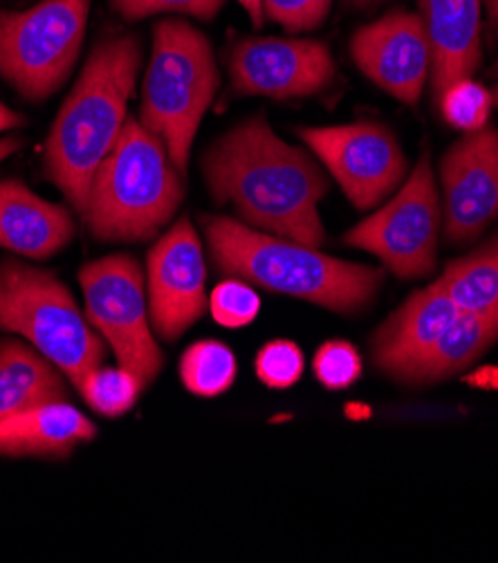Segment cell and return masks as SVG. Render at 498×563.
<instances>
[{
  "label": "cell",
  "instance_id": "cell-24",
  "mask_svg": "<svg viewBox=\"0 0 498 563\" xmlns=\"http://www.w3.org/2000/svg\"><path fill=\"white\" fill-rule=\"evenodd\" d=\"M435 106L440 110V118L452 129L474 133L487 126L489 112L494 108V97L480 84L472 79H461L442 90V95L435 99Z\"/></svg>",
  "mask_w": 498,
  "mask_h": 563
},
{
  "label": "cell",
  "instance_id": "cell-36",
  "mask_svg": "<svg viewBox=\"0 0 498 563\" xmlns=\"http://www.w3.org/2000/svg\"><path fill=\"white\" fill-rule=\"evenodd\" d=\"M489 75H491V77H498V59H496V62H494V66L489 68Z\"/></svg>",
  "mask_w": 498,
  "mask_h": 563
},
{
  "label": "cell",
  "instance_id": "cell-22",
  "mask_svg": "<svg viewBox=\"0 0 498 563\" xmlns=\"http://www.w3.org/2000/svg\"><path fill=\"white\" fill-rule=\"evenodd\" d=\"M239 373L234 351L215 340L191 344L180 360V379L185 388L198 398H218L228 393Z\"/></svg>",
  "mask_w": 498,
  "mask_h": 563
},
{
  "label": "cell",
  "instance_id": "cell-10",
  "mask_svg": "<svg viewBox=\"0 0 498 563\" xmlns=\"http://www.w3.org/2000/svg\"><path fill=\"white\" fill-rule=\"evenodd\" d=\"M297 135L357 209L377 207L407 176V159L398 140L379 124L310 126L299 129Z\"/></svg>",
  "mask_w": 498,
  "mask_h": 563
},
{
  "label": "cell",
  "instance_id": "cell-11",
  "mask_svg": "<svg viewBox=\"0 0 498 563\" xmlns=\"http://www.w3.org/2000/svg\"><path fill=\"white\" fill-rule=\"evenodd\" d=\"M225 64L232 97L301 99L335 79L328 45L310 38L243 36L228 49Z\"/></svg>",
  "mask_w": 498,
  "mask_h": 563
},
{
  "label": "cell",
  "instance_id": "cell-29",
  "mask_svg": "<svg viewBox=\"0 0 498 563\" xmlns=\"http://www.w3.org/2000/svg\"><path fill=\"white\" fill-rule=\"evenodd\" d=\"M330 5L332 0H263V14L290 32H308L325 21Z\"/></svg>",
  "mask_w": 498,
  "mask_h": 563
},
{
  "label": "cell",
  "instance_id": "cell-21",
  "mask_svg": "<svg viewBox=\"0 0 498 563\" xmlns=\"http://www.w3.org/2000/svg\"><path fill=\"white\" fill-rule=\"evenodd\" d=\"M438 284L461 310L498 319V236L452 261Z\"/></svg>",
  "mask_w": 498,
  "mask_h": 563
},
{
  "label": "cell",
  "instance_id": "cell-32",
  "mask_svg": "<svg viewBox=\"0 0 498 563\" xmlns=\"http://www.w3.org/2000/svg\"><path fill=\"white\" fill-rule=\"evenodd\" d=\"M239 3L243 5V10L250 14L254 25L258 27L263 23V19H265V14H263V0H239Z\"/></svg>",
  "mask_w": 498,
  "mask_h": 563
},
{
  "label": "cell",
  "instance_id": "cell-14",
  "mask_svg": "<svg viewBox=\"0 0 498 563\" xmlns=\"http://www.w3.org/2000/svg\"><path fill=\"white\" fill-rule=\"evenodd\" d=\"M351 54L377 88L407 106L420 101L431 77V43L420 14L396 10L359 27Z\"/></svg>",
  "mask_w": 498,
  "mask_h": 563
},
{
  "label": "cell",
  "instance_id": "cell-26",
  "mask_svg": "<svg viewBox=\"0 0 498 563\" xmlns=\"http://www.w3.org/2000/svg\"><path fill=\"white\" fill-rule=\"evenodd\" d=\"M317 382L328 390H346L359 382L364 362L359 351L346 340H330L321 344L312 360Z\"/></svg>",
  "mask_w": 498,
  "mask_h": 563
},
{
  "label": "cell",
  "instance_id": "cell-34",
  "mask_svg": "<svg viewBox=\"0 0 498 563\" xmlns=\"http://www.w3.org/2000/svg\"><path fill=\"white\" fill-rule=\"evenodd\" d=\"M19 146H21V142H19V140H14V137L0 140V162H3L5 157H10L12 153H16V151H19Z\"/></svg>",
  "mask_w": 498,
  "mask_h": 563
},
{
  "label": "cell",
  "instance_id": "cell-7",
  "mask_svg": "<svg viewBox=\"0 0 498 563\" xmlns=\"http://www.w3.org/2000/svg\"><path fill=\"white\" fill-rule=\"evenodd\" d=\"M90 0H43L25 12L0 10V77L25 99L43 101L73 73Z\"/></svg>",
  "mask_w": 498,
  "mask_h": 563
},
{
  "label": "cell",
  "instance_id": "cell-31",
  "mask_svg": "<svg viewBox=\"0 0 498 563\" xmlns=\"http://www.w3.org/2000/svg\"><path fill=\"white\" fill-rule=\"evenodd\" d=\"M21 124H23V118L16 115V112L10 110L5 103H0V133L10 131L14 126H21Z\"/></svg>",
  "mask_w": 498,
  "mask_h": 563
},
{
  "label": "cell",
  "instance_id": "cell-23",
  "mask_svg": "<svg viewBox=\"0 0 498 563\" xmlns=\"http://www.w3.org/2000/svg\"><path fill=\"white\" fill-rule=\"evenodd\" d=\"M142 388L144 384L122 366H97L84 377L79 393L95 413L120 418L135 407Z\"/></svg>",
  "mask_w": 498,
  "mask_h": 563
},
{
  "label": "cell",
  "instance_id": "cell-6",
  "mask_svg": "<svg viewBox=\"0 0 498 563\" xmlns=\"http://www.w3.org/2000/svg\"><path fill=\"white\" fill-rule=\"evenodd\" d=\"M0 330L21 334L77 388L106 355L99 332L62 280L19 261L0 263Z\"/></svg>",
  "mask_w": 498,
  "mask_h": 563
},
{
  "label": "cell",
  "instance_id": "cell-12",
  "mask_svg": "<svg viewBox=\"0 0 498 563\" xmlns=\"http://www.w3.org/2000/svg\"><path fill=\"white\" fill-rule=\"evenodd\" d=\"M207 265L200 236L182 218L162 234L146 258V297L155 334L176 342L204 314Z\"/></svg>",
  "mask_w": 498,
  "mask_h": 563
},
{
  "label": "cell",
  "instance_id": "cell-28",
  "mask_svg": "<svg viewBox=\"0 0 498 563\" xmlns=\"http://www.w3.org/2000/svg\"><path fill=\"white\" fill-rule=\"evenodd\" d=\"M223 3L225 0H110L113 10L129 21L146 19L162 12H180L202 21H211L220 12V8H223Z\"/></svg>",
  "mask_w": 498,
  "mask_h": 563
},
{
  "label": "cell",
  "instance_id": "cell-19",
  "mask_svg": "<svg viewBox=\"0 0 498 563\" xmlns=\"http://www.w3.org/2000/svg\"><path fill=\"white\" fill-rule=\"evenodd\" d=\"M64 373L34 346L0 342V420L66 398Z\"/></svg>",
  "mask_w": 498,
  "mask_h": 563
},
{
  "label": "cell",
  "instance_id": "cell-20",
  "mask_svg": "<svg viewBox=\"0 0 498 563\" xmlns=\"http://www.w3.org/2000/svg\"><path fill=\"white\" fill-rule=\"evenodd\" d=\"M496 340L498 319L461 310L445 336H442L422 362H418L405 384H433L447 379L480 360Z\"/></svg>",
  "mask_w": 498,
  "mask_h": 563
},
{
  "label": "cell",
  "instance_id": "cell-8",
  "mask_svg": "<svg viewBox=\"0 0 498 563\" xmlns=\"http://www.w3.org/2000/svg\"><path fill=\"white\" fill-rule=\"evenodd\" d=\"M86 317L101 340L113 349L122 368L144 386L162 368V351L153 336L146 280L133 256L115 254L88 263L79 272Z\"/></svg>",
  "mask_w": 498,
  "mask_h": 563
},
{
  "label": "cell",
  "instance_id": "cell-13",
  "mask_svg": "<svg viewBox=\"0 0 498 563\" xmlns=\"http://www.w3.org/2000/svg\"><path fill=\"white\" fill-rule=\"evenodd\" d=\"M440 183L450 243L474 241L498 218V131L465 133L442 157Z\"/></svg>",
  "mask_w": 498,
  "mask_h": 563
},
{
  "label": "cell",
  "instance_id": "cell-1",
  "mask_svg": "<svg viewBox=\"0 0 498 563\" xmlns=\"http://www.w3.org/2000/svg\"><path fill=\"white\" fill-rule=\"evenodd\" d=\"M202 172L213 198L232 202L250 228L310 247L325 241L319 202L328 180L317 162L286 144L263 115L211 144Z\"/></svg>",
  "mask_w": 498,
  "mask_h": 563
},
{
  "label": "cell",
  "instance_id": "cell-17",
  "mask_svg": "<svg viewBox=\"0 0 498 563\" xmlns=\"http://www.w3.org/2000/svg\"><path fill=\"white\" fill-rule=\"evenodd\" d=\"M75 239L66 207L32 194L19 180L0 183V245L27 258H49Z\"/></svg>",
  "mask_w": 498,
  "mask_h": 563
},
{
  "label": "cell",
  "instance_id": "cell-27",
  "mask_svg": "<svg viewBox=\"0 0 498 563\" xmlns=\"http://www.w3.org/2000/svg\"><path fill=\"white\" fill-rule=\"evenodd\" d=\"M258 379L267 388L284 390L295 386L306 368V360L301 349L290 340H274L267 342L254 362Z\"/></svg>",
  "mask_w": 498,
  "mask_h": 563
},
{
  "label": "cell",
  "instance_id": "cell-18",
  "mask_svg": "<svg viewBox=\"0 0 498 563\" xmlns=\"http://www.w3.org/2000/svg\"><path fill=\"white\" fill-rule=\"evenodd\" d=\"M95 435V422L79 409L64 400L47 402L0 420V454L57 459Z\"/></svg>",
  "mask_w": 498,
  "mask_h": 563
},
{
  "label": "cell",
  "instance_id": "cell-3",
  "mask_svg": "<svg viewBox=\"0 0 498 563\" xmlns=\"http://www.w3.org/2000/svg\"><path fill=\"white\" fill-rule=\"evenodd\" d=\"M202 230L220 272L332 312L364 310L384 284L377 267L328 256L319 247L258 232L228 216H204Z\"/></svg>",
  "mask_w": 498,
  "mask_h": 563
},
{
  "label": "cell",
  "instance_id": "cell-35",
  "mask_svg": "<svg viewBox=\"0 0 498 563\" xmlns=\"http://www.w3.org/2000/svg\"><path fill=\"white\" fill-rule=\"evenodd\" d=\"M346 3H351L353 8H359V10H368V8H373V5L384 3V0H346Z\"/></svg>",
  "mask_w": 498,
  "mask_h": 563
},
{
  "label": "cell",
  "instance_id": "cell-9",
  "mask_svg": "<svg viewBox=\"0 0 498 563\" xmlns=\"http://www.w3.org/2000/svg\"><path fill=\"white\" fill-rule=\"evenodd\" d=\"M440 198L429 151H422L413 174L394 200L346 232L344 243L375 254L400 278H422L435 272Z\"/></svg>",
  "mask_w": 498,
  "mask_h": 563
},
{
  "label": "cell",
  "instance_id": "cell-16",
  "mask_svg": "<svg viewBox=\"0 0 498 563\" xmlns=\"http://www.w3.org/2000/svg\"><path fill=\"white\" fill-rule=\"evenodd\" d=\"M420 16L431 43L433 101L447 86L472 79L483 62V0H420Z\"/></svg>",
  "mask_w": 498,
  "mask_h": 563
},
{
  "label": "cell",
  "instance_id": "cell-37",
  "mask_svg": "<svg viewBox=\"0 0 498 563\" xmlns=\"http://www.w3.org/2000/svg\"><path fill=\"white\" fill-rule=\"evenodd\" d=\"M491 97H494V103L498 106V84L494 86V90H491Z\"/></svg>",
  "mask_w": 498,
  "mask_h": 563
},
{
  "label": "cell",
  "instance_id": "cell-30",
  "mask_svg": "<svg viewBox=\"0 0 498 563\" xmlns=\"http://www.w3.org/2000/svg\"><path fill=\"white\" fill-rule=\"evenodd\" d=\"M467 384L472 386H480V388H498V366H485L478 368L476 373L465 377Z\"/></svg>",
  "mask_w": 498,
  "mask_h": 563
},
{
  "label": "cell",
  "instance_id": "cell-15",
  "mask_svg": "<svg viewBox=\"0 0 498 563\" xmlns=\"http://www.w3.org/2000/svg\"><path fill=\"white\" fill-rule=\"evenodd\" d=\"M458 314L461 308L438 280L411 295L373 334L370 355L375 366L391 379L405 382L418 362L445 336Z\"/></svg>",
  "mask_w": 498,
  "mask_h": 563
},
{
  "label": "cell",
  "instance_id": "cell-5",
  "mask_svg": "<svg viewBox=\"0 0 498 563\" xmlns=\"http://www.w3.org/2000/svg\"><path fill=\"white\" fill-rule=\"evenodd\" d=\"M218 86L209 38L185 21H159L153 27L140 122L166 144L180 174L187 172L193 137Z\"/></svg>",
  "mask_w": 498,
  "mask_h": 563
},
{
  "label": "cell",
  "instance_id": "cell-4",
  "mask_svg": "<svg viewBox=\"0 0 498 563\" xmlns=\"http://www.w3.org/2000/svg\"><path fill=\"white\" fill-rule=\"evenodd\" d=\"M178 174L166 144L140 120H126L90 183L81 216L92 236L140 243L159 234L185 198Z\"/></svg>",
  "mask_w": 498,
  "mask_h": 563
},
{
  "label": "cell",
  "instance_id": "cell-2",
  "mask_svg": "<svg viewBox=\"0 0 498 563\" xmlns=\"http://www.w3.org/2000/svg\"><path fill=\"white\" fill-rule=\"evenodd\" d=\"M140 64L137 36L101 38L52 124L45 144V174L79 213H84L99 164L124 131Z\"/></svg>",
  "mask_w": 498,
  "mask_h": 563
},
{
  "label": "cell",
  "instance_id": "cell-25",
  "mask_svg": "<svg viewBox=\"0 0 498 563\" xmlns=\"http://www.w3.org/2000/svg\"><path fill=\"white\" fill-rule=\"evenodd\" d=\"M207 308L218 325L236 330L256 321L261 312V297L252 284L234 276L213 288Z\"/></svg>",
  "mask_w": 498,
  "mask_h": 563
},
{
  "label": "cell",
  "instance_id": "cell-33",
  "mask_svg": "<svg viewBox=\"0 0 498 563\" xmlns=\"http://www.w3.org/2000/svg\"><path fill=\"white\" fill-rule=\"evenodd\" d=\"M483 8L487 12V21H489L494 34H498V0H483Z\"/></svg>",
  "mask_w": 498,
  "mask_h": 563
}]
</instances>
